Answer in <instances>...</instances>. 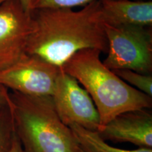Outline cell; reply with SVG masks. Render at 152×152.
<instances>
[{
  "label": "cell",
  "mask_w": 152,
  "mask_h": 152,
  "mask_svg": "<svg viewBox=\"0 0 152 152\" xmlns=\"http://www.w3.org/2000/svg\"><path fill=\"white\" fill-rule=\"evenodd\" d=\"M9 152H25L23 148L22 147V144L20 143V140H18V137L15 133V135L13 139L12 143Z\"/></svg>",
  "instance_id": "15"
},
{
  "label": "cell",
  "mask_w": 152,
  "mask_h": 152,
  "mask_svg": "<svg viewBox=\"0 0 152 152\" xmlns=\"http://www.w3.org/2000/svg\"><path fill=\"white\" fill-rule=\"evenodd\" d=\"M108 42L103 64L112 70H130L151 75L152 35L149 27L103 25Z\"/></svg>",
  "instance_id": "4"
},
{
  "label": "cell",
  "mask_w": 152,
  "mask_h": 152,
  "mask_svg": "<svg viewBox=\"0 0 152 152\" xmlns=\"http://www.w3.org/2000/svg\"><path fill=\"white\" fill-rule=\"evenodd\" d=\"M94 0H33L32 11L41 9H73L77 7H84Z\"/></svg>",
  "instance_id": "13"
},
{
  "label": "cell",
  "mask_w": 152,
  "mask_h": 152,
  "mask_svg": "<svg viewBox=\"0 0 152 152\" xmlns=\"http://www.w3.org/2000/svg\"><path fill=\"white\" fill-rule=\"evenodd\" d=\"M100 54L97 49H83L61 68L92 98L99 115L100 127L125 112L150 109L151 96L130 86L104 66Z\"/></svg>",
  "instance_id": "2"
},
{
  "label": "cell",
  "mask_w": 152,
  "mask_h": 152,
  "mask_svg": "<svg viewBox=\"0 0 152 152\" xmlns=\"http://www.w3.org/2000/svg\"><path fill=\"white\" fill-rule=\"evenodd\" d=\"M52 98L57 115L68 127L76 124L93 131L99 128V115L92 98L78 82L62 69Z\"/></svg>",
  "instance_id": "6"
},
{
  "label": "cell",
  "mask_w": 152,
  "mask_h": 152,
  "mask_svg": "<svg viewBox=\"0 0 152 152\" xmlns=\"http://www.w3.org/2000/svg\"><path fill=\"white\" fill-rule=\"evenodd\" d=\"M7 1V0H0V4L4 2V1Z\"/></svg>",
  "instance_id": "17"
},
{
  "label": "cell",
  "mask_w": 152,
  "mask_h": 152,
  "mask_svg": "<svg viewBox=\"0 0 152 152\" xmlns=\"http://www.w3.org/2000/svg\"><path fill=\"white\" fill-rule=\"evenodd\" d=\"M96 132L104 140L129 142L139 148L152 149V114L147 109L125 112Z\"/></svg>",
  "instance_id": "8"
},
{
  "label": "cell",
  "mask_w": 152,
  "mask_h": 152,
  "mask_svg": "<svg viewBox=\"0 0 152 152\" xmlns=\"http://www.w3.org/2000/svg\"><path fill=\"white\" fill-rule=\"evenodd\" d=\"M113 71L130 86L152 97L151 75L140 73L130 70H113Z\"/></svg>",
  "instance_id": "11"
},
{
  "label": "cell",
  "mask_w": 152,
  "mask_h": 152,
  "mask_svg": "<svg viewBox=\"0 0 152 152\" xmlns=\"http://www.w3.org/2000/svg\"><path fill=\"white\" fill-rule=\"evenodd\" d=\"M99 18L103 25L151 26V1L99 0Z\"/></svg>",
  "instance_id": "9"
},
{
  "label": "cell",
  "mask_w": 152,
  "mask_h": 152,
  "mask_svg": "<svg viewBox=\"0 0 152 152\" xmlns=\"http://www.w3.org/2000/svg\"><path fill=\"white\" fill-rule=\"evenodd\" d=\"M9 91L2 85H0V109H3L7 106L8 104Z\"/></svg>",
  "instance_id": "14"
},
{
  "label": "cell",
  "mask_w": 152,
  "mask_h": 152,
  "mask_svg": "<svg viewBox=\"0 0 152 152\" xmlns=\"http://www.w3.org/2000/svg\"><path fill=\"white\" fill-rule=\"evenodd\" d=\"M61 68L26 54L0 71V85L28 96H52Z\"/></svg>",
  "instance_id": "5"
},
{
  "label": "cell",
  "mask_w": 152,
  "mask_h": 152,
  "mask_svg": "<svg viewBox=\"0 0 152 152\" xmlns=\"http://www.w3.org/2000/svg\"><path fill=\"white\" fill-rule=\"evenodd\" d=\"M14 135L12 118L7 106L0 109V152H9Z\"/></svg>",
  "instance_id": "12"
},
{
  "label": "cell",
  "mask_w": 152,
  "mask_h": 152,
  "mask_svg": "<svg viewBox=\"0 0 152 152\" xmlns=\"http://www.w3.org/2000/svg\"><path fill=\"white\" fill-rule=\"evenodd\" d=\"M99 0H94L77 11L47 8L32 11L33 30L26 54L61 68L83 49L107 52V39L99 18Z\"/></svg>",
  "instance_id": "1"
},
{
  "label": "cell",
  "mask_w": 152,
  "mask_h": 152,
  "mask_svg": "<svg viewBox=\"0 0 152 152\" xmlns=\"http://www.w3.org/2000/svg\"><path fill=\"white\" fill-rule=\"evenodd\" d=\"M7 106L25 152H83L57 115L52 96L9 92Z\"/></svg>",
  "instance_id": "3"
},
{
  "label": "cell",
  "mask_w": 152,
  "mask_h": 152,
  "mask_svg": "<svg viewBox=\"0 0 152 152\" xmlns=\"http://www.w3.org/2000/svg\"><path fill=\"white\" fill-rule=\"evenodd\" d=\"M18 1L20 3V4H21L23 8L24 9V10L26 12L31 14V8L33 0H18Z\"/></svg>",
  "instance_id": "16"
},
{
  "label": "cell",
  "mask_w": 152,
  "mask_h": 152,
  "mask_svg": "<svg viewBox=\"0 0 152 152\" xmlns=\"http://www.w3.org/2000/svg\"><path fill=\"white\" fill-rule=\"evenodd\" d=\"M33 25L32 14L24 10L18 0L0 4V71L26 54Z\"/></svg>",
  "instance_id": "7"
},
{
  "label": "cell",
  "mask_w": 152,
  "mask_h": 152,
  "mask_svg": "<svg viewBox=\"0 0 152 152\" xmlns=\"http://www.w3.org/2000/svg\"><path fill=\"white\" fill-rule=\"evenodd\" d=\"M83 152H152L149 148L127 150L111 147L96 131L87 130L78 125L69 126Z\"/></svg>",
  "instance_id": "10"
}]
</instances>
